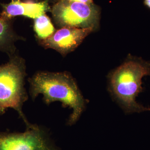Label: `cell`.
I'll return each instance as SVG.
<instances>
[{
    "mask_svg": "<svg viewBox=\"0 0 150 150\" xmlns=\"http://www.w3.org/2000/svg\"><path fill=\"white\" fill-rule=\"evenodd\" d=\"M51 11L55 22L61 28H91L95 30L98 26L100 10L94 4L59 0Z\"/></svg>",
    "mask_w": 150,
    "mask_h": 150,
    "instance_id": "4",
    "label": "cell"
},
{
    "mask_svg": "<svg viewBox=\"0 0 150 150\" xmlns=\"http://www.w3.org/2000/svg\"><path fill=\"white\" fill-rule=\"evenodd\" d=\"M144 4L150 9V0H144Z\"/></svg>",
    "mask_w": 150,
    "mask_h": 150,
    "instance_id": "12",
    "label": "cell"
},
{
    "mask_svg": "<svg viewBox=\"0 0 150 150\" xmlns=\"http://www.w3.org/2000/svg\"><path fill=\"white\" fill-rule=\"evenodd\" d=\"M2 11L0 16L12 20L15 17L23 16L35 19L51 11V8L47 1L35 2L21 0H11L8 4L0 3Z\"/></svg>",
    "mask_w": 150,
    "mask_h": 150,
    "instance_id": "7",
    "label": "cell"
},
{
    "mask_svg": "<svg viewBox=\"0 0 150 150\" xmlns=\"http://www.w3.org/2000/svg\"><path fill=\"white\" fill-rule=\"evenodd\" d=\"M94 30L91 28H61L51 37L40 42L45 48H52L62 55H66L74 50Z\"/></svg>",
    "mask_w": 150,
    "mask_h": 150,
    "instance_id": "6",
    "label": "cell"
},
{
    "mask_svg": "<svg viewBox=\"0 0 150 150\" xmlns=\"http://www.w3.org/2000/svg\"><path fill=\"white\" fill-rule=\"evenodd\" d=\"M145 76H150V63L141 59L125 62L110 75L111 94L127 113L150 111V108L136 100V98L143 91L142 81Z\"/></svg>",
    "mask_w": 150,
    "mask_h": 150,
    "instance_id": "2",
    "label": "cell"
},
{
    "mask_svg": "<svg viewBox=\"0 0 150 150\" xmlns=\"http://www.w3.org/2000/svg\"><path fill=\"white\" fill-rule=\"evenodd\" d=\"M25 76L24 64L16 56H11L7 63L0 65V115L8 108H13L23 120L26 129H29L34 125L28 122L22 111L28 98L24 88Z\"/></svg>",
    "mask_w": 150,
    "mask_h": 150,
    "instance_id": "3",
    "label": "cell"
},
{
    "mask_svg": "<svg viewBox=\"0 0 150 150\" xmlns=\"http://www.w3.org/2000/svg\"><path fill=\"white\" fill-rule=\"evenodd\" d=\"M12 20L0 16V51L13 53L16 36L13 29Z\"/></svg>",
    "mask_w": 150,
    "mask_h": 150,
    "instance_id": "8",
    "label": "cell"
},
{
    "mask_svg": "<svg viewBox=\"0 0 150 150\" xmlns=\"http://www.w3.org/2000/svg\"><path fill=\"white\" fill-rule=\"evenodd\" d=\"M34 29L40 40L47 39L55 33L51 19L45 14L34 19Z\"/></svg>",
    "mask_w": 150,
    "mask_h": 150,
    "instance_id": "9",
    "label": "cell"
},
{
    "mask_svg": "<svg viewBox=\"0 0 150 150\" xmlns=\"http://www.w3.org/2000/svg\"><path fill=\"white\" fill-rule=\"evenodd\" d=\"M29 82L30 95L33 100L41 94L46 104L60 101L63 107L72 109L68 125L71 126L79 120L84 110L86 101L69 74L66 72H38L29 79Z\"/></svg>",
    "mask_w": 150,
    "mask_h": 150,
    "instance_id": "1",
    "label": "cell"
},
{
    "mask_svg": "<svg viewBox=\"0 0 150 150\" xmlns=\"http://www.w3.org/2000/svg\"><path fill=\"white\" fill-rule=\"evenodd\" d=\"M0 150H61L49 133L34 125L23 133L0 131Z\"/></svg>",
    "mask_w": 150,
    "mask_h": 150,
    "instance_id": "5",
    "label": "cell"
},
{
    "mask_svg": "<svg viewBox=\"0 0 150 150\" xmlns=\"http://www.w3.org/2000/svg\"><path fill=\"white\" fill-rule=\"evenodd\" d=\"M59 0H31V1H33L35 2H41L44 1H47L48 2H56L58 1Z\"/></svg>",
    "mask_w": 150,
    "mask_h": 150,
    "instance_id": "11",
    "label": "cell"
},
{
    "mask_svg": "<svg viewBox=\"0 0 150 150\" xmlns=\"http://www.w3.org/2000/svg\"><path fill=\"white\" fill-rule=\"evenodd\" d=\"M71 1L77 2L84 3V4H94L93 0H69Z\"/></svg>",
    "mask_w": 150,
    "mask_h": 150,
    "instance_id": "10",
    "label": "cell"
}]
</instances>
